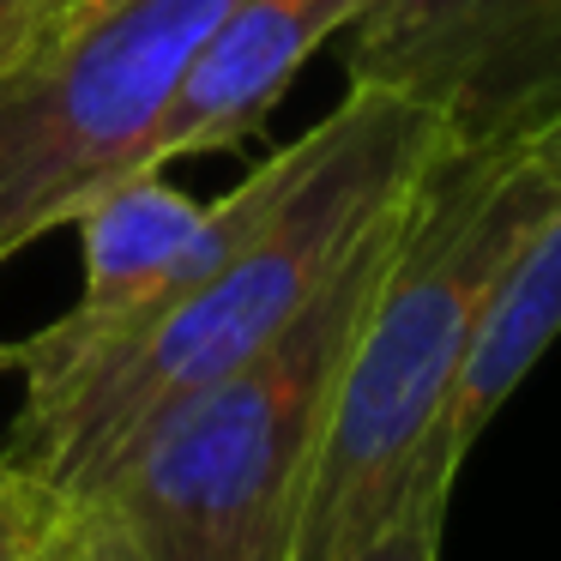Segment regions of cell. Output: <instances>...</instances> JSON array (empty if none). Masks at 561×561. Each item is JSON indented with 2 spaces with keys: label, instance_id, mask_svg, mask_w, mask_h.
<instances>
[{
  "label": "cell",
  "instance_id": "obj_1",
  "mask_svg": "<svg viewBox=\"0 0 561 561\" xmlns=\"http://www.w3.org/2000/svg\"><path fill=\"white\" fill-rule=\"evenodd\" d=\"M435 146L440 127L423 110L392 91L344 85L339 110L302 134V163L260 230L134 339L61 387L25 392L7 447L55 495H91L163 416L236 375L327 290L380 211L423 175Z\"/></svg>",
  "mask_w": 561,
  "mask_h": 561
},
{
  "label": "cell",
  "instance_id": "obj_2",
  "mask_svg": "<svg viewBox=\"0 0 561 561\" xmlns=\"http://www.w3.org/2000/svg\"><path fill=\"white\" fill-rule=\"evenodd\" d=\"M561 182L531 151L440 139L411 187L399 248L363 308L290 561H344L423 489H453L447 416L483 308Z\"/></svg>",
  "mask_w": 561,
  "mask_h": 561
},
{
  "label": "cell",
  "instance_id": "obj_3",
  "mask_svg": "<svg viewBox=\"0 0 561 561\" xmlns=\"http://www.w3.org/2000/svg\"><path fill=\"white\" fill-rule=\"evenodd\" d=\"M411 187L266 351L163 416L134 459L79 501L151 561H290L332 392L368 296L399 248Z\"/></svg>",
  "mask_w": 561,
  "mask_h": 561
},
{
  "label": "cell",
  "instance_id": "obj_4",
  "mask_svg": "<svg viewBox=\"0 0 561 561\" xmlns=\"http://www.w3.org/2000/svg\"><path fill=\"white\" fill-rule=\"evenodd\" d=\"M236 0H122L0 79V266L146 175L182 73Z\"/></svg>",
  "mask_w": 561,
  "mask_h": 561
},
{
  "label": "cell",
  "instance_id": "obj_5",
  "mask_svg": "<svg viewBox=\"0 0 561 561\" xmlns=\"http://www.w3.org/2000/svg\"><path fill=\"white\" fill-rule=\"evenodd\" d=\"M344 85L392 91L459 151H525L561 122V0H368Z\"/></svg>",
  "mask_w": 561,
  "mask_h": 561
},
{
  "label": "cell",
  "instance_id": "obj_6",
  "mask_svg": "<svg viewBox=\"0 0 561 561\" xmlns=\"http://www.w3.org/2000/svg\"><path fill=\"white\" fill-rule=\"evenodd\" d=\"M368 0H236L182 73L163 127L151 134L146 175L175 158L236 151L266 127L290 79L327 37L351 31Z\"/></svg>",
  "mask_w": 561,
  "mask_h": 561
},
{
  "label": "cell",
  "instance_id": "obj_7",
  "mask_svg": "<svg viewBox=\"0 0 561 561\" xmlns=\"http://www.w3.org/2000/svg\"><path fill=\"white\" fill-rule=\"evenodd\" d=\"M556 339H561V194L537 218V230L519 242L513 266L501 272L495 296L483 308V327L471 339L459 399H453L447 416V447L459 465L489 428V416L519 392V380L543 363V351Z\"/></svg>",
  "mask_w": 561,
  "mask_h": 561
},
{
  "label": "cell",
  "instance_id": "obj_8",
  "mask_svg": "<svg viewBox=\"0 0 561 561\" xmlns=\"http://www.w3.org/2000/svg\"><path fill=\"white\" fill-rule=\"evenodd\" d=\"M55 513H61V495L13 447H0V561H37Z\"/></svg>",
  "mask_w": 561,
  "mask_h": 561
},
{
  "label": "cell",
  "instance_id": "obj_9",
  "mask_svg": "<svg viewBox=\"0 0 561 561\" xmlns=\"http://www.w3.org/2000/svg\"><path fill=\"white\" fill-rule=\"evenodd\" d=\"M453 489H423L411 495L368 543H356L344 561H440V525H447Z\"/></svg>",
  "mask_w": 561,
  "mask_h": 561
},
{
  "label": "cell",
  "instance_id": "obj_10",
  "mask_svg": "<svg viewBox=\"0 0 561 561\" xmlns=\"http://www.w3.org/2000/svg\"><path fill=\"white\" fill-rule=\"evenodd\" d=\"M37 561H151V556L139 543H127V537L115 531L98 507L61 495V513H55V525H49V537H43Z\"/></svg>",
  "mask_w": 561,
  "mask_h": 561
},
{
  "label": "cell",
  "instance_id": "obj_11",
  "mask_svg": "<svg viewBox=\"0 0 561 561\" xmlns=\"http://www.w3.org/2000/svg\"><path fill=\"white\" fill-rule=\"evenodd\" d=\"M73 7L79 0H0V79L13 73V67H25L67 25Z\"/></svg>",
  "mask_w": 561,
  "mask_h": 561
},
{
  "label": "cell",
  "instance_id": "obj_12",
  "mask_svg": "<svg viewBox=\"0 0 561 561\" xmlns=\"http://www.w3.org/2000/svg\"><path fill=\"white\" fill-rule=\"evenodd\" d=\"M525 151H531V158H537V163H543V170H549V175H556V182H561V122L549 127V134H537V139H531V146H525Z\"/></svg>",
  "mask_w": 561,
  "mask_h": 561
},
{
  "label": "cell",
  "instance_id": "obj_13",
  "mask_svg": "<svg viewBox=\"0 0 561 561\" xmlns=\"http://www.w3.org/2000/svg\"><path fill=\"white\" fill-rule=\"evenodd\" d=\"M110 7H122V0H79L73 13H67V25H61V31H73V25H91V19H98V13H110ZM61 31H55V37H61ZM55 37H49V43H55Z\"/></svg>",
  "mask_w": 561,
  "mask_h": 561
}]
</instances>
